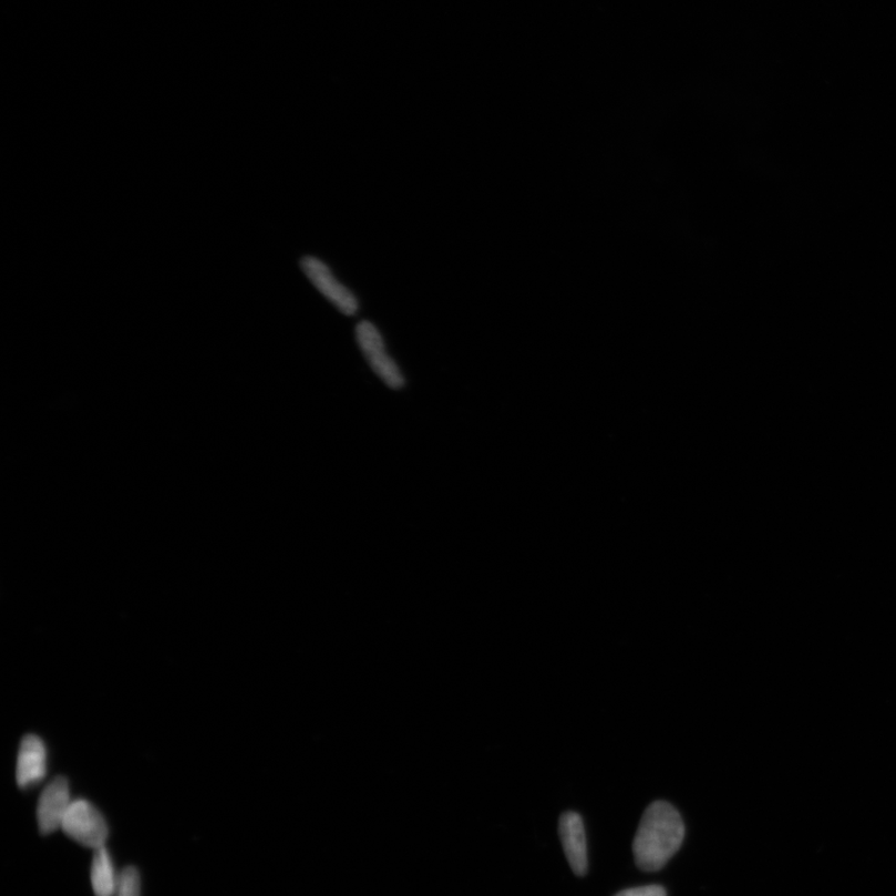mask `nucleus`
Instances as JSON below:
<instances>
[{"mask_svg":"<svg viewBox=\"0 0 896 896\" xmlns=\"http://www.w3.org/2000/svg\"><path fill=\"white\" fill-rule=\"evenodd\" d=\"M684 838V824L672 804L657 801L642 814L634 840V858L643 872L660 871L677 853Z\"/></svg>","mask_w":896,"mask_h":896,"instance_id":"f257e3e1","label":"nucleus"},{"mask_svg":"<svg viewBox=\"0 0 896 896\" xmlns=\"http://www.w3.org/2000/svg\"><path fill=\"white\" fill-rule=\"evenodd\" d=\"M357 341L375 375L392 390L405 387L406 380L398 362L388 352L384 338L370 321H360L356 329Z\"/></svg>","mask_w":896,"mask_h":896,"instance_id":"f03ea898","label":"nucleus"},{"mask_svg":"<svg viewBox=\"0 0 896 896\" xmlns=\"http://www.w3.org/2000/svg\"><path fill=\"white\" fill-rule=\"evenodd\" d=\"M63 831L86 848H102L109 838V825L102 812L86 800L73 801L65 815Z\"/></svg>","mask_w":896,"mask_h":896,"instance_id":"7ed1b4c3","label":"nucleus"},{"mask_svg":"<svg viewBox=\"0 0 896 896\" xmlns=\"http://www.w3.org/2000/svg\"><path fill=\"white\" fill-rule=\"evenodd\" d=\"M301 269L306 276L315 285V287L336 308L346 316H356L359 310L358 299L352 291L344 285L340 284L333 271L316 257H306L301 259Z\"/></svg>","mask_w":896,"mask_h":896,"instance_id":"20e7f679","label":"nucleus"},{"mask_svg":"<svg viewBox=\"0 0 896 896\" xmlns=\"http://www.w3.org/2000/svg\"><path fill=\"white\" fill-rule=\"evenodd\" d=\"M72 794L66 779L56 777L40 795L37 820L40 833L48 835L62 828L65 815L72 805Z\"/></svg>","mask_w":896,"mask_h":896,"instance_id":"39448f33","label":"nucleus"},{"mask_svg":"<svg viewBox=\"0 0 896 896\" xmlns=\"http://www.w3.org/2000/svg\"><path fill=\"white\" fill-rule=\"evenodd\" d=\"M559 834L564 853L574 874L584 877L588 872V848L586 830L580 815L576 812L562 814Z\"/></svg>","mask_w":896,"mask_h":896,"instance_id":"423d86ee","label":"nucleus"},{"mask_svg":"<svg viewBox=\"0 0 896 896\" xmlns=\"http://www.w3.org/2000/svg\"><path fill=\"white\" fill-rule=\"evenodd\" d=\"M16 776L20 789L33 787L47 776L45 744L35 734H28L20 743Z\"/></svg>","mask_w":896,"mask_h":896,"instance_id":"0eeeda50","label":"nucleus"},{"mask_svg":"<svg viewBox=\"0 0 896 896\" xmlns=\"http://www.w3.org/2000/svg\"><path fill=\"white\" fill-rule=\"evenodd\" d=\"M90 874L95 896H115L119 877L112 854L105 847L95 849Z\"/></svg>","mask_w":896,"mask_h":896,"instance_id":"6e6552de","label":"nucleus"},{"mask_svg":"<svg viewBox=\"0 0 896 896\" xmlns=\"http://www.w3.org/2000/svg\"><path fill=\"white\" fill-rule=\"evenodd\" d=\"M115 896H141V874L133 865L119 875Z\"/></svg>","mask_w":896,"mask_h":896,"instance_id":"1a4fd4ad","label":"nucleus"},{"mask_svg":"<svg viewBox=\"0 0 896 896\" xmlns=\"http://www.w3.org/2000/svg\"><path fill=\"white\" fill-rule=\"evenodd\" d=\"M616 896H667V890L660 885H648V887L622 890Z\"/></svg>","mask_w":896,"mask_h":896,"instance_id":"9d476101","label":"nucleus"}]
</instances>
